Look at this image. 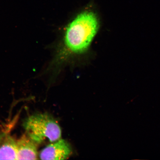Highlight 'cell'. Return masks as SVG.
I'll return each mask as SVG.
<instances>
[{"instance_id":"3957f363","label":"cell","mask_w":160,"mask_h":160,"mask_svg":"<svg viewBox=\"0 0 160 160\" xmlns=\"http://www.w3.org/2000/svg\"><path fill=\"white\" fill-rule=\"evenodd\" d=\"M72 152L69 143L61 139L51 143L42 150L39 157L41 160H65L69 158Z\"/></svg>"},{"instance_id":"6da1fadb","label":"cell","mask_w":160,"mask_h":160,"mask_svg":"<svg viewBox=\"0 0 160 160\" xmlns=\"http://www.w3.org/2000/svg\"><path fill=\"white\" fill-rule=\"evenodd\" d=\"M96 14L89 11L78 15L66 27L61 43L45 70L46 73L57 77L70 55L80 54L88 48L99 28Z\"/></svg>"},{"instance_id":"8992f818","label":"cell","mask_w":160,"mask_h":160,"mask_svg":"<svg viewBox=\"0 0 160 160\" xmlns=\"http://www.w3.org/2000/svg\"><path fill=\"white\" fill-rule=\"evenodd\" d=\"M5 136V134L3 133L2 134L0 135V143H1V142L2 141V139Z\"/></svg>"},{"instance_id":"277c9868","label":"cell","mask_w":160,"mask_h":160,"mask_svg":"<svg viewBox=\"0 0 160 160\" xmlns=\"http://www.w3.org/2000/svg\"><path fill=\"white\" fill-rule=\"evenodd\" d=\"M17 160L38 159V145L27 133L17 140Z\"/></svg>"},{"instance_id":"7a4b0ae2","label":"cell","mask_w":160,"mask_h":160,"mask_svg":"<svg viewBox=\"0 0 160 160\" xmlns=\"http://www.w3.org/2000/svg\"><path fill=\"white\" fill-rule=\"evenodd\" d=\"M26 133L38 145L48 141L54 142L61 139L62 131L56 120L48 114H35L23 123Z\"/></svg>"},{"instance_id":"5b68a950","label":"cell","mask_w":160,"mask_h":160,"mask_svg":"<svg viewBox=\"0 0 160 160\" xmlns=\"http://www.w3.org/2000/svg\"><path fill=\"white\" fill-rule=\"evenodd\" d=\"M0 160H17V140L6 136L0 143Z\"/></svg>"}]
</instances>
